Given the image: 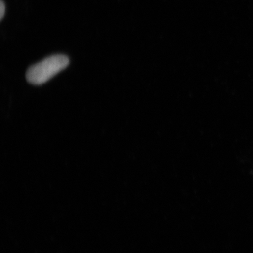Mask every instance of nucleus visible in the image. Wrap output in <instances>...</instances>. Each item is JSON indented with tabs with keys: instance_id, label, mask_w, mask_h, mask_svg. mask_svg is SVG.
Masks as SVG:
<instances>
[{
	"instance_id": "1",
	"label": "nucleus",
	"mask_w": 253,
	"mask_h": 253,
	"mask_svg": "<svg viewBox=\"0 0 253 253\" xmlns=\"http://www.w3.org/2000/svg\"><path fill=\"white\" fill-rule=\"evenodd\" d=\"M69 64L68 56L64 55H52L42 61L32 65L26 73L29 83L36 85L45 84Z\"/></svg>"
},
{
	"instance_id": "2",
	"label": "nucleus",
	"mask_w": 253,
	"mask_h": 253,
	"mask_svg": "<svg viewBox=\"0 0 253 253\" xmlns=\"http://www.w3.org/2000/svg\"><path fill=\"white\" fill-rule=\"evenodd\" d=\"M5 12V5L4 2L1 0V3H0V17H1V20L4 17Z\"/></svg>"
}]
</instances>
